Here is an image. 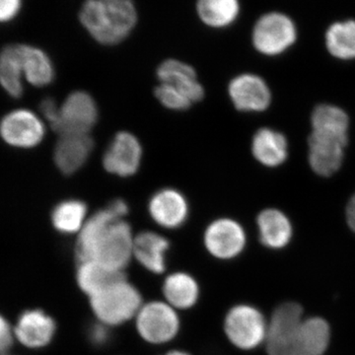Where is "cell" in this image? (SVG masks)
<instances>
[{"instance_id": "12", "label": "cell", "mask_w": 355, "mask_h": 355, "mask_svg": "<svg viewBox=\"0 0 355 355\" xmlns=\"http://www.w3.org/2000/svg\"><path fill=\"white\" fill-rule=\"evenodd\" d=\"M142 153L141 144L135 135L120 132L107 147L103 155V166L110 174L121 178L133 176L141 164Z\"/></svg>"}, {"instance_id": "35", "label": "cell", "mask_w": 355, "mask_h": 355, "mask_svg": "<svg viewBox=\"0 0 355 355\" xmlns=\"http://www.w3.org/2000/svg\"><path fill=\"white\" fill-rule=\"evenodd\" d=\"M347 221L349 228L355 233V195L352 196L347 203Z\"/></svg>"}, {"instance_id": "22", "label": "cell", "mask_w": 355, "mask_h": 355, "mask_svg": "<svg viewBox=\"0 0 355 355\" xmlns=\"http://www.w3.org/2000/svg\"><path fill=\"white\" fill-rule=\"evenodd\" d=\"M330 340V327L324 319H303L296 336L293 355H323Z\"/></svg>"}, {"instance_id": "9", "label": "cell", "mask_w": 355, "mask_h": 355, "mask_svg": "<svg viewBox=\"0 0 355 355\" xmlns=\"http://www.w3.org/2000/svg\"><path fill=\"white\" fill-rule=\"evenodd\" d=\"M297 31L291 18L282 13L266 14L253 30L254 49L261 55H282L295 43Z\"/></svg>"}, {"instance_id": "32", "label": "cell", "mask_w": 355, "mask_h": 355, "mask_svg": "<svg viewBox=\"0 0 355 355\" xmlns=\"http://www.w3.org/2000/svg\"><path fill=\"white\" fill-rule=\"evenodd\" d=\"M22 0H0V23L9 22L19 12Z\"/></svg>"}, {"instance_id": "15", "label": "cell", "mask_w": 355, "mask_h": 355, "mask_svg": "<svg viewBox=\"0 0 355 355\" xmlns=\"http://www.w3.org/2000/svg\"><path fill=\"white\" fill-rule=\"evenodd\" d=\"M148 211L157 225L166 229H177L188 220L190 207L181 191L166 188L156 191L150 198Z\"/></svg>"}, {"instance_id": "31", "label": "cell", "mask_w": 355, "mask_h": 355, "mask_svg": "<svg viewBox=\"0 0 355 355\" xmlns=\"http://www.w3.org/2000/svg\"><path fill=\"white\" fill-rule=\"evenodd\" d=\"M58 109H60V105L51 98H46L40 104V114L51 128L57 121Z\"/></svg>"}, {"instance_id": "2", "label": "cell", "mask_w": 355, "mask_h": 355, "mask_svg": "<svg viewBox=\"0 0 355 355\" xmlns=\"http://www.w3.org/2000/svg\"><path fill=\"white\" fill-rule=\"evenodd\" d=\"M312 132L308 139V160L313 171L331 177L342 167L349 142V119L340 107L322 104L311 116Z\"/></svg>"}, {"instance_id": "29", "label": "cell", "mask_w": 355, "mask_h": 355, "mask_svg": "<svg viewBox=\"0 0 355 355\" xmlns=\"http://www.w3.org/2000/svg\"><path fill=\"white\" fill-rule=\"evenodd\" d=\"M154 93L165 108L173 111H186L193 104L188 96L170 84L159 83Z\"/></svg>"}, {"instance_id": "10", "label": "cell", "mask_w": 355, "mask_h": 355, "mask_svg": "<svg viewBox=\"0 0 355 355\" xmlns=\"http://www.w3.org/2000/svg\"><path fill=\"white\" fill-rule=\"evenodd\" d=\"M302 315V307L297 303H284L275 310L266 330L268 355H293Z\"/></svg>"}, {"instance_id": "28", "label": "cell", "mask_w": 355, "mask_h": 355, "mask_svg": "<svg viewBox=\"0 0 355 355\" xmlns=\"http://www.w3.org/2000/svg\"><path fill=\"white\" fill-rule=\"evenodd\" d=\"M329 53L338 60L355 58V21L347 20L331 25L326 33Z\"/></svg>"}, {"instance_id": "3", "label": "cell", "mask_w": 355, "mask_h": 355, "mask_svg": "<svg viewBox=\"0 0 355 355\" xmlns=\"http://www.w3.org/2000/svg\"><path fill=\"white\" fill-rule=\"evenodd\" d=\"M139 14L133 0H85L79 21L91 38L104 46L125 41L137 24Z\"/></svg>"}, {"instance_id": "18", "label": "cell", "mask_w": 355, "mask_h": 355, "mask_svg": "<svg viewBox=\"0 0 355 355\" xmlns=\"http://www.w3.org/2000/svg\"><path fill=\"white\" fill-rule=\"evenodd\" d=\"M259 237L263 246L280 250L291 243L293 229L286 214L277 209L263 210L257 218Z\"/></svg>"}, {"instance_id": "17", "label": "cell", "mask_w": 355, "mask_h": 355, "mask_svg": "<svg viewBox=\"0 0 355 355\" xmlns=\"http://www.w3.org/2000/svg\"><path fill=\"white\" fill-rule=\"evenodd\" d=\"M156 74L159 83L170 84L179 89L193 103L200 101L205 97V89L198 81L197 72L186 62L169 58L159 65Z\"/></svg>"}, {"instance_id": "36", "label": "cell", "mask_w": 355, "mask_h": 355, "mask_svg": "<svg viewBox=\"0 0 355 355\" xmlns=\"http://www.w3.org/2000/svg\"><path fill=\"white\" fill-rule=\"evenodd\" d=\"M163 355H191L188 352H183V350H172V352H167Z\"/></svg>"}, {"instance_id": "23", "label": "cell", "mask_w": 355, "mask_h": 355, "mask_svg": "<svg viewBox=\"0 0 355 355\" xmlns=\"http://www.w3.org/2000/svg\"><path fill=\"white\" fill-rule=\"evenodd\" d=\"M25 83L20 44H9L0 51V87L11 98L18 99L24 93Z\"/></svg>"}, {"instance_id": "37", "label": "cell", "mask_w": 355, "mask_h": 355, "mask_svg": "<svg viewBox=\"0 0 355 355\" xmlns=\"http://www.w3.org/2000/svg\"><path fill=\"white\" fill-rule=\"evenodd\" d=\"M4 355H9V354H4Z\"/></svg>"}, {"instance_id": "13", "label": "cell", "mask_w": 355, "mask_h": 355, "mask_svg": "<svg viewBox=\"0 0 355 355\" xmlns=\"http://www.w3.org/2000/svg\"><path fill=\"white\" fill-rule=\"evenodd\" d=\"M229 97L238 111L260 113L272 102L270 87L261 77L243 73L234 77L228 85Z\"/></svg>"}, {"instance_id": "7", "label": "cell", "mask_w": 355, "mask_h": 355, "mask_svg": "<svg viewBox=\"0 0 355 355\" xmlns=\"http://www.w3.org/2000/svg\"><path fill=\"white\" fill-rule=\"evenodd\" d=\"M266 330L265 317L253 306H235L229 311L224 321L228 340L243 350L256 349L265 342Z\"/></svg>"}, {"instance_id": "27", "label": "cell", "mask_w": 355, "mask_h": 355, "mask_svg": "<svg viewBox=\"0 0 355 355\" xmlns=\"http://www.w3.org/2000/svg\"><path fill=\"white\" fill-rule=\"evenodd\" d=\"M87 205L83 200H62L51 211V224L62 234L69 235L80 232L87 222Z\"/></svg>"}, {"instance_id": "20", "label": "cell", "mask_w": 355, "mask_h": 355, "mask_svg": "<svg viewBox=\"0 0 355 355\" xmlns=\"http://www.w3.org/2000/svg\"><path fill=\"white\" fill-rule=\"evenodd\" d=\"M21 62L25 83L42 88L55 80V65L46 51L37 46L20 44Z\"/></svg>"}, {"instance_id": "4", "label": "cell", "mask_w": 355, "mask_h": 355, "mask_svg": "<svg viewBox=\"0 0 355 355\" xmlns=\"http://www.w3.org/2000/svg\"><path fill=\"white\" fill-rule=\"evenodd\" d=\"M90 305L100 323L118 326L137 316L142 300L139 291L123 279L91 296Z\"/></svg>"}, {"instance_id": "24", "label": "cell", "mask_w": 355, "mask_h": 355, "mask_svg": "<svg viewBox=\"0 0 355 355\" xmlns=\"http://www.w3.org/2000/svg\"><path fill=\"white\" fill-rule=\"evenodd\" d=\"M163 293L175 309H190L197 304L200 287L197 280L186 272H175L165 279Z\"/></svg>"}, {"instance_id": "11", "label": "cell", "mask_w": 355, "mask_h": 355, "mask_svg": "<svg viewBox=\"0 0 355 355\" xmlns=\"http://www.w3.org/2000/svg\"><path fill=\"white\" fill-rule=\"evenodd\" d=\"M207 252L219 260H231L242 253L246 246V233L239 222L230 218L212 221L205 232Z\"/></svg>"}, {"instance_id": "26", "label": "cell", "mask_w": 355, "mask_h": 355, "mask_svg": "<svg viewBox=\"0 0 355 355\" xmlns=\"http://www.w3.org/2000/svg\"><path fill=\"white\" fill-rule=\"evenodd\" d=\"M200 21L214 29H223L235 22L240 13L239 0H197Z\"/></svg>"}, {"instance_id": "1", "label": "cell", "mask_w": 355, "mask_h": 355, "mask_svg": "<svg viewBox=\"0 0 355 355\" xmlns=\"http://www.w3.org/2000/svg\"><path fill=\"white\" fill-rule=\"evenodd\" d=\"M132 227L108 209L96 212L79 232L76 256L81 261H95L123 272L133 256Z\"/></svg>"}, {"instance_id": "8", "label": "cell", "mask_w": 355, "mask_h": 355, "mask_svg": "<svg viewBox=\"0 0 355 355\" xmlns=\"http://www.w3.org/2000/svg\"><path fill=\"white\" fill-rule=\"evenodd\" d=\"M135 323L142 340L153 345L169 343L180 330L176 309L160 301L142 305L135 316Z\"/></svg>"}, {"instance_id": "14", "label": "cell", "mask_w": 355, "mask_h": 355, "mask_svg": "<svg viewBox=\"0 0 355 355\" xmlns=\"http://www.w3.org/2000/svg\"><path fill=\"white\" fill-rule=\"evenodd\" d=\"M14 336L23 347L40 349L48 347L55 338L57 324L41 309L26 310L13 326Z\"/></svg>"}, {"instance_id": "33", "label": "cell", "mask_w": 355, "mask_h": 355, "mask_svg": "<svg viewBox=\"0 0 355 355\" xmlns=\"http://www.w3.org/2000/svg\"><path fill=\"white\" fill-rule=\"evenodd\" d=\"M108 326L104 324H98L92 327L90 330V338L96 345H104L109 340Z\"/></svg>"}, {"instance_id": "25", "label": "cell", "mask_w": 355, "mask_h": 355, "mask_svg": "<svg viewBox=\"0 0 355 355\" xmlns=\"http://www.w3.org/2000/svg\"><path fill=\"white\" fill-rule=\"evenodd\" d=\"M76 279L79 288L91 297L125 277L123 272L112 270L95 261H81L77 268Z\"/></svg>"}, {"instance_id": "21", "label": "cell", "mask_w": 355, "mask_h": 355, "mask_svg": "<svg viewBox=\"0 0 355 355\" xmlns=\"http://www.w3.org/2000/svg\"><path fill=\"white\" fill-rule=\"evenodd\" d=\"M169 246V242L163 236L146 231L135 237L133 256L149 272L162 273L166 268V254Z\"/></svg>"}, {"instance_id": "19", "label": "cell", "mask_w": 355, "mask_h": 355, "mask_svg": "<svg viewBox=\"0 0 355 355\" xmlns=\"http://www.w3.org/2000/svg\"><path fill=\"white\" fill-rule=\"evenodd\" d=\"M254 157L266 167H279L288 155V144L282 132L270 128H260L252 140Z\"/></svg>"}, {"instance_id": "5", "label": "cell", "mask_w": 355, "mask_h": 355, "mask_svg": "<svg viewBox=\"0 0 355 355\" xmlns=\"http://www.w3.org/2000/svg\"><path fill=\"white\" fill-rule=\"evenodd\" d=\"M46 127L41 114L27 108L13 109L0 119V139L11 148L29 150L43 142Z\"/></svg>"}, {"instance_id": "30", "label": "cell", "mask_w": 355, "mask_h": 355, "mask_svg": "<svg viewBox=\"0 0 355 355\" xmlns=\"http://www.w3.org/2000/svg\"><path fill=\"white\" fill-rule=\"evenodd\" d=\"M15 342L12 324L0 314V355L7 354Z\"/></svg>"}, {"instance_id": "34", "label": "cell", "mask_w": 355, "mask_h": 355, "mask_svg": "<svg viewBox=\"0 0 355 355\" xmlns=\"http://www.w3.org/2000/svg\"><path fill=\"white\" fill-rule=\"evenodd\" d=\"M114 214V216L123 218L128 214V205L125 200L121 198H116L113 202L110 203L109 207H107Z\"/></svg>"}, {"instance_id": "6", "label": "cell", "mask_w": 355, "mask_h": 355, "mask_svg": "<svg viewBox=\"0 0 355 355\" xmlns=\"http://www.w3.org/2000/svg\"><path fill=\"white\" fill-rule=\"evenodd\" d=\"M98 118L94 98L85 91H74L60 105L57 121L51 128L58 135H89Z\"/></svg>"}, {"instance_id": "16", "label": "cell", "mask_w": 355, "mask_h": 355, "mask_svg": "<svg viewBox=\"0 0 355 355\" xmlns=\"http://www.w3.org/2000/svg\"><path fill=\"white\" fill-rule=\"evenodd\" d=\"M93 148L94 141L89 135H58L53 161L60 173L72 175L85 165Z\"/></svg>"}]
</instances>
